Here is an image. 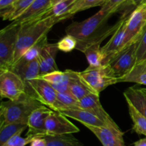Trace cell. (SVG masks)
<instances>
[{
    "label": "cell",
    "instance_id": "obj_35",
    "mask_svg": "<svg viewBox=\"0 0 146 146\" xmlns=\"http://www.w3.org/2000/svg\"><path fill=\"white\" fill-rule=\"evenodd\" d=\"M146 2V0H128L123 7H125V6H133L136 8L138 6L141 5V4H144Z\"/></svg>",
    "mask_w": 146,
    "mask_h": 146
},
{
    "label": "cell",
    "instance_id": "obj_26",
    "mask_svg": "<svg viewBox=\"0 0 146 146\" xmlns=\"http://www.w3.org/2000/svg\"><path fill=\"white\" fill-rule=\"evenodd\" d=\"M86 55L89 66L97 67L103 64L104 56L101 51V44H93L88 46L83 52Z\"/></svg>",
    "mask_w": 146,
    "mask_h": 146
},
{
    "label": "cell",
    "instance_id": "obj_4",
    "mask_svg": "<svg viewBox=\"0 0 146 146\" xmlns=\"http://www.w3.org/2000/svg\"><path fill=\"white\" fill-rule=\"evenodd\" d=\"M20 24L11 21L0 31V71L11 70Z\"/></svg>",
    "mask_w": 146,
    "mask_h": 146
},
{
    "label": "cell",
    "instance_id": "obj_12",
    "mask_svg": "<svg viewBox=\"0 0 146 146\" xmlns=\"http://www.w3.org/2000/svg\"><path fill=\"white\" fill-rule=\"evenodd\" d=\"M51 110L46 106L42 105L31 113L28 119V131L26 137L34 140L36 137H44L46 136V120Z\"/></svg>",
    "mask_w": 146,
    "mask_h": 146
},
{
    "label": "cell",
    "instance_id": "obj_7",
    "mask_svg": "<svg viewBox=\"0 0 146 146\" xmlns=\"http://www.w3.org/2000/svg\"><path fill=\"white\" fill-rule=\"evenodd\" d=\"M145 27L146 2L134 9L127 18L124 47L136 42L141 37Z\"/></svg>",
    "mask_w": 146,
    "mask_h": 146
},
{
    "label": "cell",
    "instance_id": "obj_36",
    "mask_svg": "<svg viewBox=\"0 0 146 146\" xmlns=\"http://www.w3.org/2000/svg\"><path fill=\"white\" fill-rule=\"evenodd\" d=\"M17 1V0H0V10L9 7Z\"/></svg>",
    "mask_w": 146,
    "mask_h": 146
},
{
    "label": "cell",
    "instance_id": "obj_19",
    "mask_svg": "<svg viewBox=\"0 0 146 146\" xmlns=\"http://www.w3.org/2000/svg\"><path fill=\"white\" fill-rule=\"evenodd\" d=\"M126 102L146 117V89L141 88L137 85L130 87L123 92Z\"/></svg>",
    "mask_w": 146,
    "mask_h": 146
},
{
    "label": "cell",
    "instance_id": "obj_8",
    "mask_svg": "<svg viewBox=\"0 0 146 146\" xmlns=\"http://www.w3.org/2000/svg\"><path fill=\"white\" fill-rule=\"evenodd\" d=\"M26 93L53 110L57 100V92L46 80L37 77L25 84Z\"/></svg>",
    "mask_w": 146,
    "mask_h": 146
},
{
    "label": "cell",
    "instance_id": "obj_34",
    "mask_svg": "<svg viewBox=\"0 0 146 146\" xmlns=\"http://www.w3.org/2000/svg\"><path fill=\"white\" fill-rule=\"evenodd\" d=\"M30 146H46L45 137H36L30 143Z\"/></svg>",
    "mask_w": 146,
    "mask_h": 146
},
{
    "label": "cell",
    "instance_id": "obj_32",
    "mask_svg": "<svg viewBox=\"0 0 146 146\" xmlns=\"http://www.w3.org/2000/svg\"><path fill=\"white\" fill-rule=\"evenodd\" d=\"M128 0H108L104 6L101 7V9L108 11L111 14L118 11Z\"/></svg>",
    "mask_w": 146,
    "mask_h": 146
},
{
    "label": "cell",
    "instance_id": "obj_16",
    "mask_svg": "<svg viewBox=\"0 0 146 146\" xmlns=\"http://www.w3.org/2000/svg\"><path fill=\"white\" fill-rule=\"evenodd\" d=\"M58 50L57 44L47 42L42 47L37 57L40 67V75L59 70L56 63V56Z\"/></svg>",
    "mask_w": 146,
    "mask_h": 146
},
{
    "label": "cell",
    "instance_id": "obj_10",
    "mask_svg": "<svg viewBox=\"0 0 146 146\" xmlns=\"http://www.w3.org/2000/svg\"><path fill=\"white\" fill-rule=\"evenodd\" d=\"M67 117L60 112L51 110L46 120V135H59L78 133L79 128Z\"/></svg>",
    "mask_w": 146,
    "mask_h": 146
},
{
    "label": "cell",
    "instance_id": "obj_23",
    "mask_svg": "<svg viewBox=\"0 0 146 146\" xmlns=\"http://www.w3.org/2000/svg\"><path fill=\"white\" fill-rule=\"evenodd\" d=\"M46 146H84L79 140L71 134L46 135Z\"/></svg>",
    "mask_w": 146,
    "mask_h": 146
},
{
    "label": "cell",
    "instance_id": "obj_1",
    "mask_svg": "<svg viewBox=\"0 0 146 146\" xmlns=\"http://www.w3.org/2000/svg\"><path fill=\"white\" fill-rule=\"evenodd\" d=\"M111 14L100 9L96 14L82 21H74L66 28V34H70L77 40L76 50L84 52L88 46L101 44L108 36L112 35L119 27L121 20L112 26L107 24Z\"/></svg>",
    "mask_w": 146,
    "mask_h": 146
},
{
    "label": "cell",
    "instance_id": "obj_24",
    "mask_svg": "<svg viewBox=\"0 0 146 146\" xmlns=\"http://www.w3.org/2000/svg\"><path fill=\"white\" fill-rule=\"evenodd\" d=\"M130 117L133 121V130L146 137V117L138 112L132 104L127 102Z\"/></svg>",
    "mask_w": 146,
    "mask_h": 146
},
{
    "label": "cell",
    "instance_id": "obj_9",
    "mask_svg": "<svg viewBox=\"0 0 146 146\" xmlns=\"http://www.w3.org/2000/svg\"><path fill=\"white\" fill-rule=\"evenodd\" d=\"M26 93L24 80L11 70L0 71V95L9 100H18Z\"/></svg>",
    "mask_w": 146,
    "mask_h": 146
},
{
    "label": "cell",
    "instance_id": "obj_17",
    "mask_svg": "<svg viewBox=\"0 0 146 146\" xmlns=\"http://www.w3.org/2000/svg\"><path fill=\"white\" fill-rule=\"evenodd\" d=\"M52 0H35L14 22L21 24L34 21L51 7Z\"/></svg>",
    "mask_w": 146,
    "mask_h": 146
},
{
    "label": "cell",
    "instance_id": "obj_21",
    "mask_svg": "<svg viewBox=\"0 0 146 146\" xmlns=\"http://www.w3.org/2000/svg\"><path fill=\"white\" fill-rule=\"evenodd\" d=\"M35 0H17L9 7L1 10L3 20L14 21L18 18Z\"/></svg>",
    "mask_w": 146,
    "mask_h": 146
},
{
    "label": "cell",
    "instance_id": "obj_37",
    "mask_svg": "<svg viewBox=\"0 0 146 146\" xmlns=\"http://www.w3.org/2000/svg\"><path fill=\"white\" fill-rule=\"evenodd\" d=\"M134 146H146V137L137 140L134 143Z\"/></svg>",
    "mask_w": 146,
    "mask_h": 146
},
{
    "label": "cell",
    "instance_id": "obj_11",
    "mask_svg": "<svg viewBox=\"0 0 146 146\" xmlns=\"http://www.w3.org/2000/svg\"><path fill=\"white\" fill-rule=\"evenodd\" d=\"M128 15L127 13L124 14L120 19L121 23L115 32L111 35V39L103 47H101V51L104 56V60L103 64L106 63L108 60H111L117 53L119 52L124 47V40H125V25H126L127 18Z\"/></svg>",
    "mask_w": 146,
    "mask_h": 146
},
{
    "label": "cell",
    "instance_id": "obj_15",
    "mask_svg": "<svg viewBox=\"0 0 146 146\" xmlns=\"http://www.w3.org/2000/svg\"><path fill=\"white\" fill-rule=\"evenodd\" d=\"M78 72L71 70H66L64 72L58 70L42 74L38 77L48 82L57 92L67 93L69 92L71 81L78 76Z\"/></svg>",
    "mask_w": 146,
    "mask_h": 146
},
{
    "label": "cell",
    "instance_id": "obj_20",
    "mask_svg": "<svg viewBox=\"0 0 146 146\" xmlns=\"http://www.w3.org/2000/svg\"><path fill=\"white\" fill-rule=\"evenodd\" d=\"M11 70L17 73L25 84L40 76V67L37 58L24 62L17 63Z\"/></svg>",
    "mask_w": 146,
    "mask_h": 146
},
{
    "label": "cell",
    "instance_id": "obj_29",
    "mask_svg": "<svg viewBox=\"0 0 146 146\" xmlns=\"http://www.w3.org/2000/svg\"><path fill=\"white\" fill-rule=\"evenodd\" d=\"M134 67H146V27L137 42L136 62Z\"/></svg>",
    "mask_w": 146,
    "mask_h": 146
},
{
    "label": "cell",
    "instance_id": "obj_18",
    "mask_svg": "<svg viewBox=\"0 0 146 146\" xmlns=\"http://www.w3.org/2000/svg\"><path fill=\"white\" fill-rule=\"evenodd\" d=\"M60 113H62L66 117L74 119L77 121L80 122L81 124L84 126H108L104 121L98 118L97 116L94 115L93 113L84 110L82 108H71L67 109L61 111Z\"/></svg>",
    "mask_w": 146,
    "mask_h": 146
},
{
    "label": "cell",
    "instance_id": "obj_3",
    "mask_svg": "<svg viewBox=\"0 0 146 146\" xmlns=\"http://www.w3.org/2000/svg\"><path fill=\"white\" fill-rule=\"evenodd\" d=\"M44 105L29 94L24 93L18 100L1 102L0 105V125L9 123L27 124L34 110Z\"/></svg>",
    "mask_w": 146,
    "mask_h": 146
},
{
    "label": "cell",
    "instance_id": "obj_13",
    "mask_svg": "<svg viewBox=\"0 0 146 146\" xmlns=\"http://www.w3.org/2000/svg\"><path fill=\"white\" fill-rule=\"evenodd\" d=\"M99 140L103 146H125L124 133L112 126H86Z\"/></svg>",
    "mask_w": 146,
    "mask_h": 146
},
{
    "label": "cell",
    "instance_id": "obj_6",
    "mask_svg": "<svg viewBox=\"0 0 146 146\" xmlns=\"http://www.w3.org/2000/svg\"><path fill=\"white\" fill-rule=\"evenodd\" d=\"M80 77L96 94L112 84L118 83V79L113 77L104 64L97 67L88 66L87 69L79 72Z\"/></svg>",
    "mask_w": 146,
    "mask_h": 146
},
{
    "label": "cell",
    "instance_id": "obj_5",
    "mask_svg": "<svg viewBox=\"0 0 146 146\" xmlns=\"http://www.w3.org/2000/svg\"><path fill=\"white\" fill-rule=\"evenodd\" d=\"M137 42L125 47L104 64L111 74L118 79V82L120 78L130 72L135 65Z\"/></svg>",
    "mask_w": 146,
    "mask_h": 146
},
{
    "label": "cell",
    "instance_id": "obj_33",
    "mask_svg": "<svg viewBox=\"0 0 146 146\" xmlns=\"http://www.w3.org/2000/svg\"><path fill=\"white\" fill-rule=\"evenodd\" d=\"M32 140L30 137H22L21 135H17L7 140L1 146H26L29 143H31Z\"/></svg>",
    "mask_w": 146,
    "mask_h": 146
},
{
    "label": "cell",
    "instance_id": "obj_28",
    "mask_svg": "<svg viewBox=\"0 0 146 146\" xmlns=\"http://www.w3.org/2000/svg\"><path fill=\"white\" fill-rule=\"evenodd\" d=\"M108 0H76L68 13L69 18L79 11L95 7H102Z\"/></svg>",
    "mask_w": 146,
    "mask_h": 146
},
{
    "label": "cell",
    "instance_id": "obj_31",
    "mask_svg": "<svg viewBox=\"0 0 146 146\" xmlns=\"http://www.w3.org/2000/svg\"><path fill=\"white\" fill-rule=\"evenodd\" d=\"M56 44L58 50L64 52H70L76 48L77 40L73 36L66 34L62 37Z\"/></svg>",
    "mask_w": 146,
    "mask_h": 146
},
{
    "label": "cell",
    "instance_id": "obj_22",
    "mask_svg": "<svg viewBox=\"0 0 146 146\" xmlns=\"http://www.w3.org/2000/svg\"><path fill=\"white\" fill-rule=\"evenodd\" d=\"M28 127L25 123H9L0 125V146L17 135H21Z\"/></svg>",
    "mask_w": 146,
    "mask_h": 146
},
{
    "label": "cell",
    "instance_id": "obj_25",
    "mask_svg": "<svg viewBox=\"0 0 146 146\" xmlns=\"http://www.w3.org/2000/svg\"><path fill=\"white\" fill-rule=\"evenodd\" d=\"M78 107H79V100L76 99L71 93L57 92V100L53 110L61 112L67 109Z\"/></svg>",
    "mask_w": 146,
    "mask_h": 146
},
{
    "label": "cell",
    "instance_id": "obj_27",
    "mask_svg": "<svg viewBox=\"0 0 146 146\" xmlns=\"http://www.w3.org/2000/svg\"><path fill=\"white\" fill-rule=\"evenodd\" d=\"M69 92L78 100H81L90 93H94L93 90L80 77L79 72L78 76L74 79L70 84Z\"/></svg>",
    "mask_w": 146,
    "mask_h": 146
},
{
    "label": "cell",
    "instance_id": "obj_38",
    "mask_svg": "<svg viewBox=\"0 0 146 146\" xmlns=\"http://www.w3.org/2000/svg\"><path fill=\"white\" fill-rule=\"evenodd\" d=\"M133 68H135V69H137V70H142V71H146V67H145V68H141V67H134Z\"/></svg>",
    "mask_w": 146,
    "mask_h": 146
},
{
    "label": "cell",
    "instance_id": "obj_30",
    "mask_svg": "<svg viewBox=\"0 0 146 146\" xmlns=\"http://www.w3.org/2000/svg\"><path fill=\"white\" fill-rule=\"evenodd\" d=\"M118 82H134L146 85V71L133 68L126 75L120 78Z\"/></svg>",
    "mask_w": 146,
    "mask_h": 146
},
{
    "label": "cell",
    "instance_id": "obj_2",
    "mask_svg": "<svg viewBox=\"0 0 146 146\" xmlns=\"http://www.w3.org/2000/svg\"><path fill=\"white\" fill-rule=\"evenodd\" d=\"M58 22L56 19L46 18L20 24L12 67L30 48L47 38L48 33Z\"/></svg>",
    "mask_w": 146,
    "mask_h": 146
},
{
    "label": "cell",
    "instance_id": "obj_14",
    "mask_svg": "<svg viewBox=\"0 0 146 146\" xmlns=\"http://www.w3.org/2000/svg\"><path fill=\"white\" fill-rule=\"evenodd\" d=\"M79 107L95 115L108 126L119 127L103 107L100 102L98 94L90 93L88 95L85 96L84 98L79 100Z\"/></svg>",
    "mask_w": 146,
    "mask_h": 146
}]
</instances>
